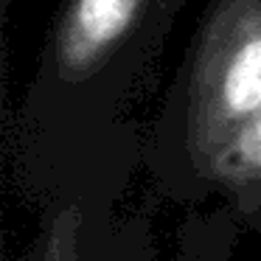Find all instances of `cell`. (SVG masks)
<instances>
[{
  "label": "cell",
  "mask_w": 261,
  "mask_h": 261,
  "mask_svg": "<svg viewBox=\"0 0 261 261\" xmlns=\"http://www.w3.org/2000/svg\"><path fill=\"white\" fill-rule=\"evenodd\" d=\"M171 113L197 152L227 158L261 115V0H208L171 85Z\"/></svg>",
  "instance_id": "cell-1"
},
{
  "label": "cell",
  "mask_w": 261,
  "mask_h": 261,
  "mask_svg": "<svg viewBox=\"0 0 261 261\" xmlns=\"http://www.w3.org/2000/svg\"><path fill=\"white\" fill-rule=\"evenodd\" d=\"M227 160L244 174L261 177V115L239 135L236 146L227 152Z\"/></svg>",
  "instance_id": "cell-2"
},
{
  "label": "cell",
  "mask_w": 261,
  "mask_h": 261,
  "mask_svg": "<svg viewBox=\"0 0 261 261\" xmlns=\"http://www.w3.org/2000/svg\"><path fill=\"white\" fill-rule=\"evenodd\" d=\"M186 6H188V0H163V12H166L169 25H174V17H177V14H180Z\"/></svg>",
  "instance_id": "cell-3"
}]
</instances>
